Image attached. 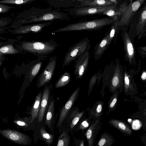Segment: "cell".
I'll list each match as a JSON object with an SVG mask.
<instances>
[{
    "label": "cell",
    "instance_id": "obj_1",
    "mask_svg": "<svg viewBox=\"0 0 146 146\" xmlns=\"http://www.w3.org/2000/svg\"><path fill=\"white\" fill-rule=\"evenodd\" d=\"M102 76V86L100 94L103 98L107 86L111 93L117 90L122 91L123 87L124 67L120 64L119 58L112 60L110 64L105 66Z\"/></svg>",
    "mask_w": 146,
    "mask_h": 146
},
{
    "label": "cell",
    "instance_id": "obj_2",
    "mask_svg": "<svg viewBox=\"0 0 146 146\" xmlns=\"http://www.w3.org/2000/svg\"><path fill=\"white\" fill-rule=\"evenodd\" d=\"M117 20L110 17H106L89 21L78 22L68 25L55 30L54 32L82 30L97 31L101 29L105 26L111 25Z\"/></svg>",
    "mask_w": 146,
    "mask_h": 146
},
{
    "label": "cell",
    "instance_id": "obj_3",
    "mask_svg": "<svg viewBox=\"0 0 146 146\" xmlns=\"http://www.w3.org/2000/svg\"><path fill=\"white\" fill-rule=\"evenodd\" d=\"M58 44L50 42H25L21 44L24 51L34 54L44 55L50 54L56 49Z\"/></svg>",
    "mask_w": 146,
    "mask_h": 146
},
{
    "label": "cell",
    "instance_id": "obj_4",
    "mask_svg": "<svg viewBox=\"0 0 146 146\" xmlns=\"http://www.w3.org/2000/svg\"><path fill=\"white\" fill-rule=\"evenodd\" d=\"M90 48V40L87 37L75 44L69 48L65 55L62 67L68 65L85 52L89 51Z\"/></svg>",
    "mask_w": 146,
    "mask_h": 146
},
{
    "label": "cell",
    "instance_id": "obj_5",
    "mask_svg": "<svg viewBox=\"0 0 146 146\" xmlns=\"http://www.w3.org/2000/svg\"><path fill=\"white\" fill-rule=\"evenodd\" d=\"M41 14H32L24 18H21L17 21L21 25L27 23L38 22L46 21H54L57 19L64 20L68 19L65 13L59 12H43Z\"/></svg>",
    "mask_w": 146,
    "mask_h": 146
},
{
    "label": "cell",
    "instance_id": "obj_6",
    "mask_svg": "<svg viewBox=\"0 0 146 146\" xmlns=\"http://www.w3.org/2000/svg\"><path fill=\"white\" fill-rule=\"evenodd\" d=\"M121 35L123 43L125 60L130 65L135 66L137 64L135 49L126 27H125L122 29Z\"/></svg>",
    "mask_w": 146,
    "mask_h": 146
},
{
    "label": "cell",
    "instance_id": "obj_7",
    "mask_svg": "<svg viewBox=\"0 0 146 146\" xmlns=\"http://www.w3.org/2000/svg\"><path fill=\"white\" fill-rule=\"evenodd\" d=\"M146 0H135L126 7L117 25L118 27L128 26L133 15Z\"/></svg>",
    "mask_w": 146,
    "mask_h": 146
},
{
    "label": "cell",
    "instance_id": "obj_8",
    "mask_svg": "<svg viewBox=\"0 0 146 146\" xmlns=\"http://www.w3.org/2000/svg\"><path fill=\"white\" fill-rule=\"evenodd\" d=\"M80 90V87H79L74 91L61 110L56 125L57 128H59V133L62 130L63 125L68 113L78 97Z\"/></svg>",
    "mask_w": 146,
    "mask_h": 146
},
{
    "label": "cell",
    "instance_id": "obj_9",
    "mask_svg": "<svg viewBox=\"0 0 146 146\" xmlns=\"http://www.w3.org/2000/svg\"><path fill=\"white\" fill-rule=\"evenodd\" d=\"M89 51L83 53L75 60L74 74L76 80L81 79L86 73L89 65Z\"/></svg>",
    "mask_w": 146,
    "mask_h": 146
},
{
    "label": "cell",
    "instance_id": "obj_10",
    "mask_svg": "<svg viewBox=\"0 0 146 146\" xmlns=\"http://www.w3.org/2000/svg\"><path fill=\"white\" fill-rule=\"evenodd\" d=\"M56 56L50 58L48 63L39 76L37 84L38 88L43 86L51 79L56 64Z\"/></svg>",
    "mask_w": 146,
    "mask_h": 146
},
{
    "label": "cell",
    "instance_id": "obj_11",
    "mask_svg": "<svg viewBox=\"0 0 146 146\" xmlns=\"http://www.w3.org/2000/svg\"><path fill=\"white\" fill-rule=\"evenodd\" d=\"M146 22V3L141 12L137 24L130 31L128 32L131 40L134 42V38L137 37L139 40L145 37L144 29Z\"/></svg>",
    "mask_w": 146,
    "mask_h": 146
},
{
    "label": "cell",
    "instance_id": "obj_12",
    "mask_svg": "<svg viewBox=\"0 0 146 146\" xmlns=\"http://www.w3.org/2000/svg\"><path fill=\"white\" fill-rule=\"evenodd\" d=\"M0 133L6 138L15 143L22 145L27 144V136L21 132L7 129L1 130Z\"/></svg>",
    "mask_w": 146,
    "mask_h": 146
},
{
    "label": "cell",
    "instance_id": "obj_13",
    "mask_svg": "<svg viewBox=\"0 0 146 146\" xmlns=\"http://www.w3.org/2000/svg\"><path fill=\"white\" fill-rule=\"evenodd\" d=\"M101 119L92 120L91 124L84 135L86 138L88 146H93L96 138L102 128Z\"/></svg>",
    "mask_w": 146,
    "mask_h": 146
},
{
    "label": "cell",
    "instance_id": "obj_14",
    "mask_svg": "<svg viewBox=\"0 0 146 146\" xmlns=\"http://www.w3.org/2000/svg\"><path fill=\"white\" fill-rule=\"evenodd\" d=\"M51 22L34 24L30 25H21L15 27L11 31L13 34H20L28 33L29 32L38 33L41 31L45 27L51 24Z\"/></svg>",
    "mask_w": 146,
    "mask_h": 146
},
{
    "label": "cell",
    "instance_id": "obj_15",
    "mask_svg": "<svg viewBox=\"0 0 146 146\" xmlns=\"http://www.w3.org/2000/svg\"><path fill=\"white\" fill-rule=\"evenodd\" d=\"M85 112V110L80 112L78 107L73 106L71 108L65 120L71 131L75 128L80 119L84 116Z\"/></svg>",
    "mask_w": 146,
    "mask_h": 146
},
{
    "label": "cell",
    "instance_id": "obj_16",
    "mask_svg": "<svg viewBox=\"0 0 146 146\" xmlns=\"http://www.w3.org/2000/svg\"><path fill=\"white\" fill-rule=\"evenodd\" d=\"M116 4L102 6L88 7L80 8L75 11L78 15L83 16L88 15L101 14L105 11L116 7Z\"/></svg>",
    "mask_w": 146,
    "mask_h": 146
},
{
    "label": "cell",
    "instance_id": "obj_17",
    "mask_svg": "<svg viewBox=\"0 0 146 146\" xmlns=\"http://www.w3.org/2000/svg\"><path fill=\"white\" fill-rule=\"evenodd\" d=\"M88 111V116L92 120L101 119L104 110V102L100 100L96 102L92 108L86 109Z\"/></svg>",
    "mask_w": 146,
    "mask_h": 146
},
{
    "label": "cell",
    "instance_id": "obj_18",
    "mask_svg": "<svg viewBox=\"0 0 146 146\" xmlns=\"http://www.w3.org/2000/svg\"><path fill=\"white\" fill-rule=\"evenodd\" d=\"M108 36V31L102 40L94 47V57L96 60L100 59L105 51L108 49L107 45Z\"/></svg>",
    "mask_w": 146,
    "mask_h": 146
},
{
    "label": "cell",
    "instance_id": "obj_19",
    "mask_svg": "<svg viewBox=\"0 0 146 146\" xmlns=\"http://www.w3.org/2000/svg\"><path fill=\"white\" fill-rule=\"evenodd\" d=\"M49 93V86L46 85L44 87L42 95L40 108L38 116V121L39 122H40L42 121L44 116L48 103Z\"/></svg>",
    "mask_w": 146,
    "mask_h": 146
},
{
    "label": "cell",
    "instance_id": "obj_20",
    "mask_svg": "<svg viewBox=\"0 0 146 146\" xmlns=\"http://www.w3.org/2000/svg\"><path fill=\"white\" fill-rule=\"evenodd\" d=\"M108 123L124 134L131 135L132 134V131L128 125L122 120L111 119Z\"/></svg>",
    "mask_w": 146,
    "mask_h": 146
},
{
    "label": "cell",
    "instance_id": "obj_21",
    "mask_svg": "<svg viewBox=\"0 0 146 146\" xmlns=\"http://www.w3.org/2000/svg\"><path fill=\"white\" fill-rule=\"evenodd\" d=\"M42 95L41 92H40L36 97L34 103L32 107L31 112V123H33L35 118L38 116L40 108Z\"/></svg>",
    "mask_w": 146,
    "mask_h": 146
},
{
    "label": "cell",
    "instance_id": "obj_22",
    "mask_svg": "<svg viewBox=\"0 0 146 146\" xmlns=\"http://www.w3.org/2000/svg\"><path fill=\"white\" fill-rule=\"evenodd\" d=\"M115 4L110 0H86L82 2L79 7L102 6Z\"/></svg>",
    "mask_w": 146,
    "mask_h": 146
},
{
    "label": "cell",
    "instance_id": "obj_23",
    "mask_svg": "<svg viewBox=\"0 0 146 146\" xmlns=\"http://www.w3.org/2000/svg\"><path fill=\"white\" fill-rule=\"evenodd\" d=\"M118 20H116L111 24V27L108 31V36L107 45L108 49L112 41L114 38V45H115V43L117 34L119 31V27L117 25V23Z\"/></svg>",
    "mask_w": 146,
    "mask_h": 146
},
{
    "label": "cell",
    "instance_id": "obj_24",
    "mask_svg": "<svg viewBox=\"0 0 146 146\" xmlns=\"http://www.w3.org/2000/svg\"><path fill=\"white\" fill-rule=\"evenodd\" d=\"M70 131L69 128L62 130L58 139L57 146H68L70 145V137L69 133Z\"/></svg>",
    "mask_w": 146,
    "mask_h": 146
},
{
    "label": "cell",
    "instance_id": "obj_25",
    "mask_svg": "<svg viewBox=\"0 0 146 146\" xmlns=\"http://www.w3.org/2000/svg\"><path fill=\"white\" fill-rule=\"evenodd\" d=\"M115 142L113 137L107 132H104L101 135L96 146H111Z\"/></svg>",
    "mask_w": 146,
    "mask_h": 146
},
{
    "label": "cell",
    "instance_id": "obj_26",
    "mask_svg": "<svg viewBox=\"0 0 146 146\" xmlns=\"http://www.w3.org/2000/svg\"><path fill=\"white\" fill-rule=\"evenodd\" d=\"M110 97L108 102V111L107 115L109 114L111 112L114 110L117 104L119 92L118 90L115 91Z\"/></svg>",
    "mask_w": 146,
    "mask_h": 146
},
{
    "label": "cell",
    "instance_id": "obj_27",
    "mask_svg": "<svg viewBox=\"0 0 146 146\" xmlns=\"http://www.w3.org/2000/svg\"><path fill=\"white\" fill-rule=\"evenodd\" d=\"M92 119L88 116L86 117L84 116L79 121L76 125V131H78L81 130L82 133L85 130H87L90 125Z\"/></svg>",
    "mask_w": 146,
    "mask_h": 146
},
{
    "label": "cell",
    "instance_id": "obj_28",
    "mask_svg": "<svg viewBox=\"0 0 146 146\" xmlns=\"http://www.w3.org/2000/svg\"><path fill=\"white\" fill-rule=\"evenodd\" d=\"M102 78V73L100 70H99L97 73H95L92 76L89 84L88 96H89L90 95L97 81V84L99 85Z\"/></svg>",
    "mask_w": 146,
    "mask_h": 146
},
{
    "label": "cell",
    "instance_id": "obj_29",
    "mask_svg": "<svg viewBox=\"0 0 146 146\" xmlns=\"http://www.w3.org/2000/svg\"><path fill=\"white\" fill-rule=\"evenodd\" d=\"M71 80V76L69 72L66 71L57 81L55 85L56 88L62 87L67 85Z\"/></svg>",
    "mask_w": 146,
    "mask_h": 146
},
{
    "label": "cell",
    "instance_id": "obj_30",
    "mask_svg": "<svg viewBox=\"0 0 146 146\" xmlns=\"http://www.w3.org/2000/svg\"><path fill=\"white\" fill-rule=\"evenodd\" d=\"M54 102L52 100L48 107L46 114V123L48 127L50 129L52 121L53 119L54 112Z\"/></svg>",
    "mask_w": 146,
    "mask_h": 146
},
{
    "label": "cell",
    "instance_id": "obj_31",
    "mask_svg": "<svg viewBox=\"0 0 146 146\" xmlns=\"http://www.w3.org/2000/svg\"><path fill=\"white\" fill-rule=\"evenodd\" d=\"M18 53L19 51L12 44L5 45L1 46L0 48L1 56L4 54H15Z\"/></svg>",
    "mask_w": 146,
    "mask_h": 146
},
{
    "label": "cell",
    "instance_id": "obj_32",
    "mask_svg": "<svg viewBox=\"0 0 146 146\" xmlns=\"http://www.w3.org/2000/svg\"><path fill=\"white\" fill-rule=\"evenodd\" d=\"M101 14L106 15L110 17L118 20L121 15V12L119 8L117 9L116 6L114 8L108 9Z\"/></svg>",
    "mask_w": 146,
    "mask_h": 146
},
{
    "label": "cell",
    "instance_id": "obj_33",
    "mask_svg": "<svg viewBox=\"0 0 146 146\" xmlns=\"http://www.w3.org/2000/svg\"><path fill=\"white\" fill-rule=\"evenodd\" d=\"M40 132L41 137L46 144L48 146L50 145L53 141V135L48 133L44 127L41 129Z\"/></svg>",
    "mask_w": 146,
    "mask_h": 146
},
{
    "label": "cell",
    "instance_id": "obj_34",
    "mask_svg": "<svg viewBox=\"0 0 146 146\" xmlns=\"http://www.w3.org/2000/svg\"><path fill=\"white\" fill-rule=\"evenodd\" d=\"M42 63V62H39L36 64L29 73L28 79L30 82L32 81L38 74L41 67Z\"/></svg>",
    "mask_w": 146,
    "mask_h": 146
},
{
    "label": "cell",
    "instance_id": "obj_35",
    "mask_svg": "<svg viewBox=\"0 0 146 146\" xmlns=\"http://www.w3.org/2000/svg\"><path fill=\"white\" fill-rule=\"evenodd\" d=\"M36 0H1L0 4L22 5L32 2Z\"/></svg>",
    "mask_w": 146,
    "mask_h": 146
},
{
    "label": "cell",
    "instance_id": "obj_36",
    "mask_svg": "<svg viewBox=\"0 0 146 146\" xmlns=\"http://www.w3.org/2000/svg\"><path fill=\"white\" fill-rule=\"evenodd\" d=\"M139 56L143 58H146V46H140L137 48Z\"/></svg>",
    "mask_w": 146,
    "mask_h": 146
},
{
    "label": "cell",
    "instance_id": "obj_37",
    "mask_svg": "<svg viewBox=\"0 0 146 146\" xmlns=\"http://www.w3.org/2000/svg\"><path fill=\"white\" fill-rule=\"evenodd\" d=\"M14 7L7 6L4 4H0V13L2 14L9 11Z\"/></svg>",
    "mask_w": 146,
    "mask_h": 146
},
{
    "label": "cell",
    "instance_id": "obj_38",
    "mask_svg": "<svg viewBox=\"0 0 146 146\" xmlns=\"http://www.w3.org/2000/svg\"><path fill=\"white\" fill-rule=\"evenodd\" d=\"M140 78L142 81L146 82V70L145 69H143L142 71Z\"/></svg>",
    "mask_w": 146,
    "mask_h": 146
},
{
    "label": "cell",
    "instance_id": "obj_39",
    "mask_svg": "<svg viewBox=\"0 0 146 146\" xmlns=\"http://www.w3.org/2000/svg\"><path fill=\"white\" fill-rule=\"evenodd\" d=\"M76 143L75 145L79 146H84V140L83 139H79L74 141Z\"/></svg>",
    "mask_w": 146,
    "mask_h": 146
},
{
    "label": "cell",
    "instance_id": "obj_40",
    "mask_svg": "<svg viewBox=\"0 0 146 146\" xmlns=\"http://www.w3.org/2000/svg\"><path fill=\"white\" fill-rule=\"evenodd\" d=\"M14 122L18 125L21 126H25L27 125L26 123L22 121L16 120L14 121Z\"/></svg>",
    "mask_w": 146,
    "mask_h": 146
},
{
    "label": "cell",
    "instance_id": "obj_41",
    "mask_svg": "<svg viewBox=\"0 0 146 146\" xmlns=\"http://www.w3.org/2000/svg\"><path fill=\"white\" fill-rule=\"evenodd\" d=\"M144 34L145 37L146 36V22H145L144 29Z\"/></svg>",
    "mask_w": 146,
    "mask_h": 146
},
{
    "label": "cell",
    "instance_id": "obj_42",
    "mask_svg": "<svg viewBox=\"0 0 146 146\" xmlns=\"http://www.w3.org/2000/svg\"><path fill=\"white\" fill-rule=\"evenodd\" d=\"M111 1L113 2L115 4H117V2L116 0H110Z\"/></svg>",
    "mask_w": 146,
    "mask_h": 146
},
{
    "label": "cell",
    "instance_id": "obj_43",
    "mask_svg": "<svg viewBox=\"0 0 146 146\" xmlns=\"http://www.w3.org/2000/svg\"><path fill=\"white\" fill-rule=\"evenodd\" d=\"M77 1H83V0H76Z\"/></svg>",
    "mask_w": 146,
    "mask_h": 146
},
{
    "label": "cell",
    "instance_id": "obj_44",
    "mask_svg": "<svg viewBox=\"0 0 146 146\" xmlns=\"http://www.w3.org/2000/svg\"><path fill=\"white\" fill-rule=\"evenodd\" d=\"M61 0V1H62V0Z\"/></svg>",
    "mask_w": 146,
    "mask_h": 146
},
{
    "label": "cell",
    "instance_id": "obj_45",
    "mask_svg": "<svg viewBox=\"0 0 146 146\" xmlns=\"http://www.w3.org/2000/svg\"><path fill=\"white\" fill-rule=\"evenodd\" d=\"M145 92H146V91Z\"/></svg>",
    "mask_w": 146,
    "mask_h": 146
}]
</instances>
